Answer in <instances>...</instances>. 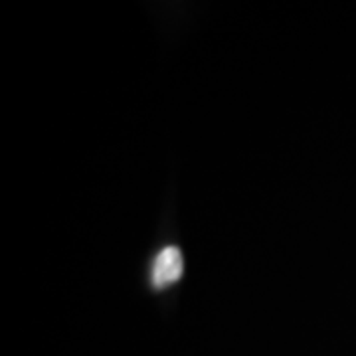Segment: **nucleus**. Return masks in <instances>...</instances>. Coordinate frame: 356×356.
I'll list each match as a JSON object with an SVG mask.
<instances>
[{
    "label": "nucleus",
    "instance_id": "f257e3e1",
    "mask_svg": "<svg viewBox=\"0 0 356 356\" xmlns=\"http://www.w3.org/2000/svg\"><path fill=\"white\" fill-rule=\"evenodd\" d=\"M184 273V259L180 250L175 245L163 248L153 261L151 269V283L154 289H165L168 285L177 283Z\"/></svg>",
    "mask_w": 356,
    "mask_h": 356
}]
</instances>
